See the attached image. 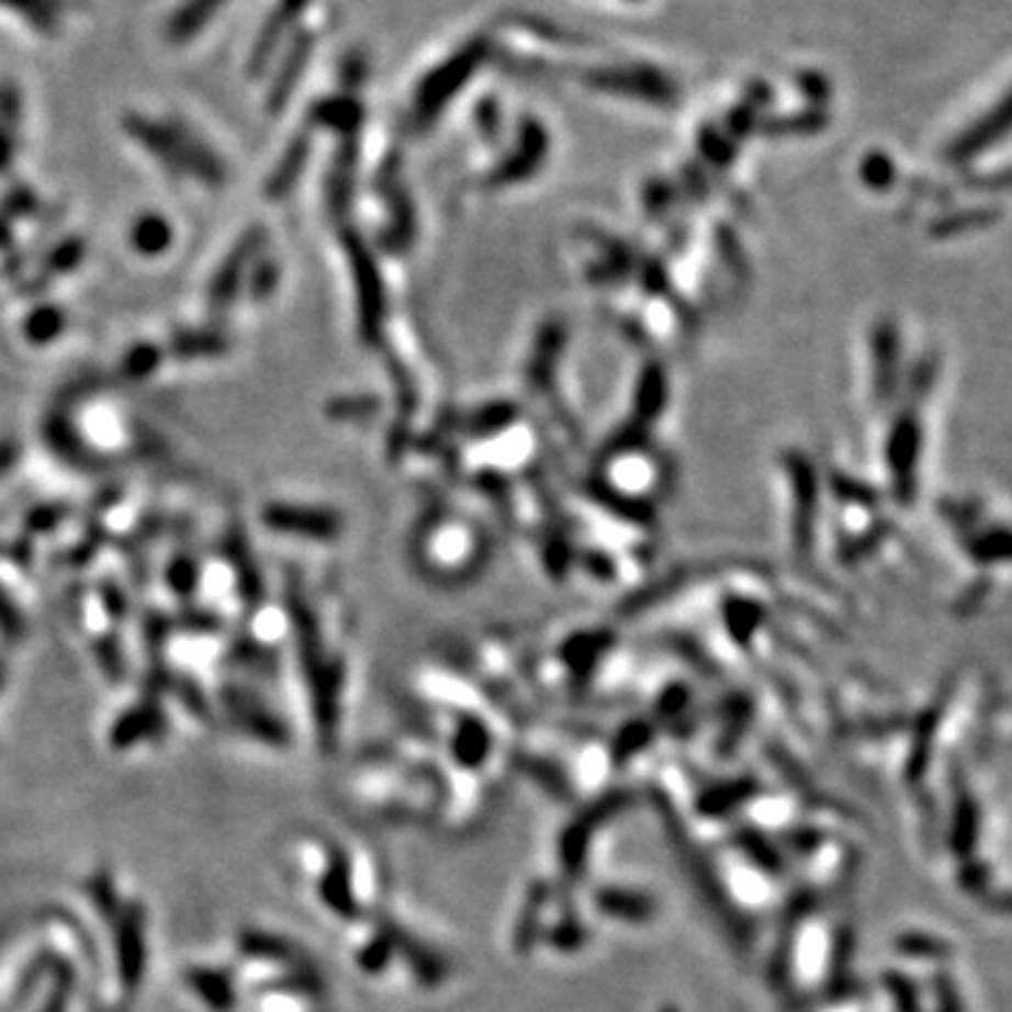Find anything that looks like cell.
Instances as JSON below:
<instances>
[{
    "instance_id": "3957f363",
    "label": "cell",
    "mask_w": 1012,
    "mask_h": 1012,
    "mask_svg": "<svg viewBox=\"0 0 1012 1012\" xmlns=\"http://www.w3.org/2000/svg\"><path fill=\"white\" fill-rule=\"evenodd\" d=\"M43 439L48 442V448L63 459L68 468L82 470V473H97V470H104L110 464V459L104 456L93 453V448L82 442V436L79 430L74 428L71 417H68V408H59L54 405V411L45 417L43 423Z\"/></svg>"
},
{
    "instance_id": "5b68a950",
    "label": "cell",
    "mask_w": 1012,
    "mask_h": 1012,
    "mask_svg": "<svg viewBox=\"0 0 1012 1012\" xmlns=\"http://www.w3.org/2000/svg\"><path fill=\"white\" fill-rule=\"evenodd\" d=\"M347 250L349 262L355 268V279H358L360 290V310H363V335L366 340H374V329H378L380 318V282L374 273V265L366 254L363 243L355 234H347Z\"/></svg>"
},
{
    "instance_id": "e0dca14e",
    "label": "cell",
    "mask_w": 1012,
    "mask_h": 1012,
    "mask_svg": "<svg viewBox=\"0 0 1012 1012\" xmlns=\"http://www.w3.org/2000/svg\"><path fill=\"white\" fill-rule=\"evenodd\" d=\"M0 3L29 14L40 29H48L54 23V0H0Z\"/></svg>"
},
{
    "instance_id": "9c48e42d",
    "label": "cell",
    "mask_w": 1012,
    "mask_h": 1012,
    "mask_svg": "<svg viewBox=\"0 0 1012 1012\" xmlns=\"http://www.w3.org/2000/svg\"><path fill=\"white\" fill-rule=\"evenodd\" d=\"M307 153H310V147H307V138H304V135L290 144L288 153H284V158H282V164L276 167V172L270 175L268 183H265V194H268V198L282 200L284 194H290V189L295 187V180H299V175H302Z\"/></svg>"
},
{
    "instance_id": "d4e9b609",
    "label": "cell",
    "mask_w": 1012,
    "mask_h": 1012,
    "mask_svg": "<svg viewBox=\"0 0 1012 1012\" xmlns=\"http://www.w3.org/2000/svg\"><path fill=\"white\" fill-rule=\"evenodd\" d=\"M18 462V445L14 442H0V475H7V470Z\"/></svg>"
},
{
    "instance_id": "603a6c76",
    "label": "cell",
    "mask_w": 1012,
    "mask_h": 1012,
    "mask_svg": "<svg viewBox=\"0 0 1012 1012\" xmlns=\"http://www.w3.org/2000/svg\"><path fill=\"white\" fill-rule=\"evenodd\" d=\"M183 625H187L189 630H192V633H214V630H217V616L214 614H198V610H189L187 616H183Z\"/></svg>"
},
{
    "instance_id": "52a82bcc",
    "label": "cell",
    "mask_w": 1012,
    "mask_h": 1012,
    "mask_svg": "<svg viewBox=\"0 0 1012 1012\" xmlns=\"http://www.w3.org/2000/svg\"><path fill=\"white\" fill-rule=\"evenodd\" d=\"M223 551H225V558L232 560L234 574H237L239 596H243V599L250 605V608H257V605L262 603V596H265L262 574H259L257 563H254V554H250L248 540H245V535L239 532V526H234L232 532L225 535Z\"/></svg>"
},
{
    "instance_id": "2e32d148",
    "label": "cell",
    "mask_w": 1012,
    "mask_h": 1012,
    "mask_svg": "<svg viewBox=\"0 0 1012 1012\" xmlns=\"http://www.w3.org/2000/svg\"><path fill=\"white\" fill-rule=\"evenodd\" d=\"M276 284H279V265L273 262V259H265V262H259L257 268L250 270V276H248V293H250V299H254V302H265V299H270V293H273L276 290Z\"/></svg>"
},
{
    "instance_id": "ffe728a7",
    "label": "cell",
    "mask_w": 1012,
    "mask_h": 1012,
    "mask_svg": "<svg viewBox=\"0 0 1012 1012\" xmlns=\"http://www.w3.org/2000/svg\"><path fill=\"white\" fill-rule=\"evenodd\" d=\"M104 543V529L99 524H90V529H88V535H85L82 538V543L77 546V549L71 551V560H74V565H85L88 563L90 558H93V554H97L99 551V546Z\"/></svg>"
},
{
    "instance_id": "44dd1931",
    "label": "cell",
    "mask_w": 1012,
    "mask_h": 1012,
    "mask_svg": "<svg viewBox=\"0 0 1012 1012\" xmlns=\"http://www.w3.org/2000/svg\"><path fill=\"white\" fill-rule=\"evenodd\" d=\"M0 630H3L7 636H12V639L23 633V619H20L18 608L9 603L3 591H0Z\"/></svg>"
},
{
    "instance_id": "7a4b0ae2",
    "label": "cell",
    "mask_w": 1012,
    "mask_h": 1012,
    "mask_svg": "<svg viewBox=\"0 0 1012 1012\" xmlns=\"http://www.w3.org/2000/svg\"><path fill=\"white\" fill-rule=\"evenodd\" d=\"M265 248V228L262 225H254L243 237L234 243L232 254L223 259V265L214 273L212 284H209V310L214 315H223L225 310L232 307L234 299H237L239 288H243L245 270L254 265V259L259 257V250Z\"/></svg>"
},
{
    "instance_id": "9a60e30c",
    "label": "cell",
    "mask_w": 1012,
    "mask_h": 1012,
    "mask_svg": "<svg viewBox=\"0 0 1012 1012\" xmlns=\"http://www.w3.org/2000/svg\"><path fill=\"white\" fill-rule=\"evenodd\" d=\"M198 580L200 565L194 563V558H189V554H175L172 563H169L167 569L169 588L178 596H183V599H189V596L194 594V588H198Z\"/></svg>"
},
{
    "instance_id": "8992f818",
    "label": "cell",
    "mask_w": 1012,
    "mask_h": 1012,
    "mask_svg": "<svg viewBox=\"0 0 1012 1012\" xmlns=\"http://www.w3.org/2000/svg\"><path fill=\"white\" fill-rule=\"evenodd\" d=\"M479 52L481 45L475 43L473 48H464L453 63H448L442 71H436L428 82L423 85V93H419V116H428V110L439 108L448 97H453L456 88L468 79V74L473 71L475 63H479Z\"/></svg>"
},
{
    "instance_id": "d6986e66",
    "label": "cell",
    "mask_w": 1012,
    "mask_h": 1012,
    "mask_svg": "<svg viewBox=\"0 0 1012 1012\" xmlns=\"http://www.w3.org/2000/svg\"><path fill=\"white\" fill-rule=\"evenodd\" d=\"M63 518H65V506L45 504L29 513L26 526H29V532H48V529H54V526H57Z\"/></svg>"
},
{
    "instance_id": "4fadbf2b",
    "label": "cell",
    "mask_w": 1012,
    "mask_h": 1012,
    "mask_svg": "<svg viewBox=\"0 0 1012 1012\" xmlns=\"http://www.w3.org/2000/svg\"><path fill=\"white\" fill-rule=\"evenodd\" d=\"M315 122L329 124V127H338L340 133H352L358 127V104L349 102V99H329V102H321L313 113Z\"/></svg>"
},
{
    "instance_id": "8fae6325",
    "label": "cell",
    "mask_w": 1012,
    "mask_h": 1012,
    "mask_svg": "<svg viewBox=\"0 0 1012 1012\" xmlns=\"http://www.w3.org/2000/svg\"><path fill=\"white\" fill-rule=\"evenodd\" d=\"M228 349L225 335L214 333V329H189V333H178L169 344V352L178 358H205V355H223Z\"/></svg>"
},
{
    "instance_id": "ac0fdd59",
    "label": "cell",
    "mask_w": 1012,
    "mask_h": 1012,
    "mask_svg": "<svg viewBox=\"0 0 1012 1012\" xmlns=\"http://www.w3.org/2000/svg\"><path fill=\"white\" fill-rule=\"evenodd\" d=\"M34 205H37V200H34V194L29 192V189H12V192L3 198V203H0V214L9 220L29 217V214L34 212Z\"/></svg>"
},
{
    "instance_id": "5bb4252c",
    "label": "cell",
    "mask_w": 1012,
    "mask_h": 1012,
    "mask_svg": "<svg viewBox=\"0 0 1012 1012\" xmlns=\"http://www.w3.org/2000/svg\"><path fill=\"white\" fill-rule=\"evenodd\" d=\"M160 358H164V352H160L155 344H138V347H133L127 355H124L122 378L133 380V383L135 380L149 378V374H153L160 366Z\"/></svg>"
},
{
    "instance_id": "cb8c5ba5",
    "label": "cell",
    "mask_w": 1012,
    "mask_h": 1012,
    "mask_svg": "<svg viewBox=\"0 0 1012 1012\" xmlns=\"http://www.w3.org/2000/svg\"><path fill=\"white\" fill-rule=\"evenodd\" d=\"M18 110H20V99L12 88L0 90V119L7 124L18 122Z\"/></svg>"
},
{
    "instance_id": "30bf717a",
    "label": "cell",
    "mask_w": 1012,
    "mask_h": 1012,
    "mask_svg": "<svg viewBox=\"0 0 1012 1012\" xmlns=\"http://www.w3.org/2000/svg\"><path fill=\"white\" fill-rule=\"evenodd\" d=\"M82 257H85V243H82V239H79V237L63 239V243H59L57 248H54L52 254H48V257H45L43 270H40L37 279H34V282L29 284V290H40L43 284L52 282L54 276L71 273V270L77 268L79 262H82Z\"/></svg>"
},
{
    "instance_id": "4316f807",
    "label": "cell",
    "mask_w": 1012,
    "mask_h": 1012,
    "mask_svg": "<svg viewBox=\"0 0 1012 1012\" xmlns=\"http://www.w3.org/2000/svg\"><path fill=\"white\" fill-rule=\"evenodd\" d=\"M9 239H12V220L0 214V248H7Z\"/></svg>"
},
{
    "instance_id": "ba28073f",
    "label": "cell",
    "mask_w": 1012,
    "mask_h": 1012,
    "mask_svg": "<svg viewBox=\"0 0 1012 1012\" xmlns=\"http://www.w3.org/2000/svg\"><path fill=\"white\" fill-rule=\"evenodd\" d=\"M130 245L144 257H160L172 245V228L160 214H142L130 228Z\"/></svg>"
},
{
    "instance_id": "6da1fadb",
    "label": "cell",
    "mask_w": 1012,
    "mask_h": 1012,
    "mask_svg": "<svg viewBox=\"0 0 1012 1012\" xmlns=\"http://www.w3.org/2000/svg\"><path fill=\"white\" fill-rule=\"evenodd\" d=\"M124 130L144 149H149L169 172L192 175V178H198L200 183L212 189H220L225 183L223 160L205 147L200 138H194V133L187 124H158L130 113L124 119Z\"/></svg>"
},
{
    "instance_id": "7402d4cb",
    "label": "cell",
    "mask_w": 1012,
    "mask_h": 1012,
    "mask_svg": "<svg viewBox=\"0 0 1012 1012\" xmlns=\"http://www.w3.org/2000/svg\"><path fill=\"white\" fill-rule=\"evenodd\" d=\"M102 603L108 608L110 616H116L122 619L124 610H127V599H124L122 591L116 588V583H102Z\"/></svg>"
},
{
    "instance_id": "277c9868",
    "label": "cell",
    "mask_w": 1012,
    "mask_h": 1012,
    "mask_svg": "<svg viewBox=\"0 0 1012 1012\" xmlns=\"http://www.w3.org/2000/svg\"><path fill=\"white\" fill-rule=\"evenodd\" d=\"M262 524L276 532L304 535L315 540H329L340 532L338 515L329 509H313V506L270 504L262 509Z\"/></svg>"
},
{
    "instance_id": "7c38bea8",
    "label": "cell",
    "mask_w": 1012,
    "mask_h": 1012,
    "mask_svg": "<svg viewBox=\"0 0 1012 1012\" xmlns=\"http://www.w3.org/2000/svg\"><path fill=\"white\" fill-rule=\"evenodd\" d=\"M65 329V315L59 313L57 307L52 304H45V307H37L26 321H23V333L32 344L43 347V344H52L59 333Z\"/></svg>"
},
{
    "instance_id": "484cf974",
    "label": "cell",
    "mask_w": 1012,
    "mask_h": 1012,
    "mask_svg": "<svg viewBox=\"0 0 1012 1012\" xmlns=\"http://www.w3.org/2000/svg\"><path fill=\"white\" fill-rule=\"evenodd\" d=\"M9 158H12V144H9L7 130L0 127V172L9 167Z\"/></svg>"
}]
</instances>
